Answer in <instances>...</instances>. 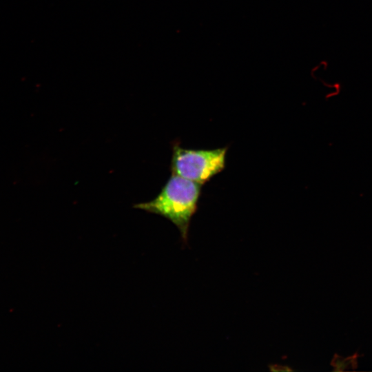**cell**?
Here are the masks:
<instances>
[{"label":"cell","instance_id":"7a4b0ae2","mask_svg":"<svg viewBox=\"0 0 372 372\" xmlns=\"http://www.w3.org/2000/svg\"><path fill=\"white\" fill-rule=\"evenodd\" d=\"M227 151V147L187 149L175 141L172 145L170 169L172 174L202 185L225 169Z\"/></svg>","mask_w":372,"mask_h":372},{"label":"cell","instance_id":"6da1fadb","mask_svg":"<svg viewBox=\"0 0 372 372\" xmlns=\"http://www.w3.org/2000/svg\"><path fill=\"white\" fill-rule=\"evenodd\" d=\"M201 193V185L172 174L156 198L137 203L134 207L170 220L186 242L190 222L197 211Z\"/></svg>","mask_w":372,"mask_h":372},{"label":"cell","instance_id":"3957f363","mask_svg":"<svg viewBox=\"0 0 372 372\" xmlns=\"http://www.w3.org/2000/svg\"><path fill=\"white\" fill-rule=\"evenodd\" d=\"M360 355L357 353L352 355L343 358L341 355L335 354L331 362V365L335 372H341L350 369H355L358 366V359Z\"/></svg>","mask_w":372,"mask_h":372}]
</instances>
